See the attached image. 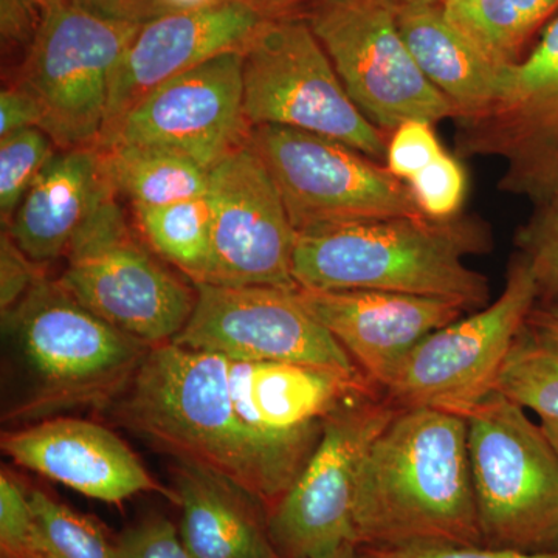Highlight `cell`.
<instances>
[{"mask_svg":"<svg viewBox=\"0 0 558 558\" xmlns=\"http://www.w3.org/2000/svg\"><path fill=\"white\" fill-rule=\"evenodd\" d=\"M363 376L248 362L165 343L106 409L154 450L226 481L269 515L317 450L326 418Z\"/></svg>","mask_w":558,"mask_h":558,"instance_id":"1","label":"cell"},{"mask_svg":"<svg viewBox=\"0 0 558 558\" xmlns=\"http://www.w3.org/2000/svg\"><path fill=\"white\" fill-rule=\"evenodd\" d=\"M354 526L359 549L484 546L465 417L398 411L360 464Z\"/></svg>","mask_w":558,"mask_h":558,"instance_id":"2","label":"cell"},{"mask_svg":"<svg viewBox=\"0 0 558 558\" xmlns=\"http://www.w3.org/2000/svg\"><path fill=\"white\" fill-rule=\"evenodd\" d=\"M490 248L480 220L389 218L296 231L293 279L299 288L384 290L487 306L488 281L464 258Z\"/></svg>","mask_w":558,"mask_h":558,"instance_id":"3","label":"cell"},{"mask_svg":"<svg viewBox=\"0 0 558 558\" xmlns=\"http://www.w3.org/2000/svg\"><path fill=\"white\" fill-rule=\"evenodd\" d=\"M2 325L27 377L3 421L21 427L70 410L105 411L153 348L92 314L46 275L2 314Z\"/></svg>","mask_w":558,"mask_h":558,"instance_id":"4","label":"cell"},{"mask_svg":"<svg viewBox=\"0 0 558 558\" xmlns=\"http://www.w3.org/2000/svg\"><path fill=\"white\" fill-rule=\"evenodd\" d=\"M464 417L484 546L558 549V453L542 424L497 391Z\"/></svg>","mask_w":558,"mask_h":558,"instance_id":"5","label":"cell"},{"mask_svg":"<svg viewBox=\"0 0 558 558\" xmlns=\"http://www.w3.org/2000/svg\"><path fill=\"white\" fill-rule=\"evenodd\" d=\"M117 197H109L81 229L58 282L121 332L153 348L171 343L193 314L196 286L168 269L132 233Z\"/></svg>","mask_w":558,"mask_h":558,"instance_id":"6","label":"cell"},{"mask_svg":"<svg viewBox=\"0 0 558 558\" xmlns=\"http://www.w3.org/2000/svg\"><path fill=\"white\" fill-rule=\"evenodd\" d=\"M245 113L253 128H295L339 140L374 160L389 134L349 97L328 53L300 14L275 17L242 50Z\"/></svg>","mask_w":558,"mask_h":558,"instance_id":"7","label":"cell"},{"mask_svg":"<svg viewBox=\"0 0 558 558\" xmlns=\"http://www.w3.org/2000/svg\"><path fill=\"white\" fill-rule=\"evenodd\" d=\"M398 411L384 389L369 387L330 413L317 450L267 515L279 558H351L359 553L354 505L360 464Z\"/></svg>","mask_w":558,"mask_h":558,"instance_id":"8","label":"cell"},{"mask_svg":"<svg viewBox=\"0 0 558 558\" xmlns=\"http://www.w3.org/2000/svg\"><path fill=\"white\" fill-rule=\"evenodd\" d=\"M253 149L266 165L296 231L424 216L405 182L387 165L339 140L295 128H253Z\"/></svg>","mask_w":558,"mask_h":558,"instance_id":"9","label":"cell"},{"mask_svg":"<svg viewBox=\"0 0 558 558\" xmlns=\"http://www.w3.org/2000/svg\"><path fill=\"white\" fill-rule=\"evenodd\" d=\"M300 16L317 36L349 97L391 134L410 120L458 117L457 108L418 69L385 0H314Z\"/></svg>","mask_w":558,"mask_h":558,"instance_id":"10","label":"cell"},{"mask_svg":"<svg viewBox=\"0 0 558 558\" xmlns=\"http://www.w3.org/2000/svg\"><path fill=\"white\" fill-rule=\"evenodd\" d=\"M140 27L105 20L70 0H51L38 38L10 81L36 98L40 130L58 148L98 145L110 81Z\"/></svg>","mask_w":558,"mask_h":558,"instance_id":"11","label":"cell"},{"mask_svg":"<svg viewBox=\"0 0 558 558\" xmlns=\"http://www.w3.org/2000/svg\"><path fill=\"white\" fill-rule=\"evenodd\" d=\"M537 306L531 267L517 253L497 301L425 337L385 389L398 410L435 409L464 417L495 391L513 341Z\"/></svg>","mask_w":558,"mask_h":558,"instance_id":"12","label":"cell"},{"mask_svg":"<svg viewBox=\"0 0 558 558\" xmlns=\"http://www.w3.org/2000/svg\"><path fill=\"white\" fill-rule=\"evenodd\" d=\"M454 123L459 156L505 160L499 189L537 207L558 197V13L531 53L509 65L494 102Z\"/></svg>","mask_w":558,"mask_h":558,"instance_id":"13","label":"cell"},{"mask_svg":"<svg viewBox=\"0 0 558 558\" xmlns=\"http://www.w3.org/2000/svg\"><path fill=\"white\" fill-rule=\"evenodd\" d=\"M185 328L171 343L248 362L293 363L363 376L295 289L201 282Z\"/></svg>","mask_w":558,"mask_h":558,"instance_id":"14","label":"cell"},{"mask_svg":"<svg viewBox=\"0 0 558 558\" xmlns=\"http://www.w3.org/2000/svg\"><path fill=\"white\" fill-rule=\"evenodd\" d=\"M242 51H227L146 95L98 143L168 150L211 171L252 138Z\"/></svg>","mask_w":558,"mask_h":558,"instance_id":"15","label":"cell"},{"mask_svg":"<svg viewBox=\"0 0 558 558\" xmlns=\"http://www.w3.org/2000/svg\"><path fill=\"white\" fill-rule=\"evenodd\" d=\"M211 252L204 282L296 289L295 229L252 143L211 171Z\"/></svg>","mask_w":558,"mask_h":558,"instance_id":"16","label":"cell"},{"mask_svg":"<svg viewBox=\"0 0 558 558\" xmlns=\"http://www.w3.org/2000/svg\"><path fill=\"white\" fill-rule=\"evenodd\" d=\"M266 21L250 0H220L143 24L110 81L100 142L150 92L218 54L244 50Z\"/></svg>","mask_w":558,"mask_h":558,"instance_id":"17","label":"cell"},{"mask_svg":"<svg viewBox=\"0 0 558 558\" xmlns=\"http://www.w3.org/2000/svg\"><path fill=\"white\" fill-rule=\"evenodd\" d=\"M295 292L366 379L384 391L425 337L468 311L454 301L384 290L296 288Z\"/></svg>","mask_w":558,"mask_h":558,"instance_id":"18","label":"cell"},{"mask_svg":"<svg viewBox=\"0 0 558 558\" xmlns=\"http://www.w3.org/2000/svg\"><path fill=\"white\" fill-rule=\"evenodd\" d=\"M3 453L84 497L121 505L140 494H159L178 505L174 488L163 486L112 429L84 418L57 416L22 425L2 435Z\"/></svg>","mask_w":558,"mask_h":558,"instance_id":"19","label":"cell"},{"mask_svg":"<svg viewBox=\"0 0 558 558\" xmlns=\"http://www.w3.org/2000/svg\"><path fill=\"white\" fill-rule=\"evenodd\" d=\"M113 194L97 146L61 149L28 190L7 233L44 266L68 256L81 229Z\"/></svg>","mask_w":558,"mask_h":558,"instance_id":"20","label":"cell"},{"mask_svg":"<svg viewBox=\"0 0 558 558\" xmlns=\"http://www.w3.org/2000/svg\"><path fill=\"white\" fill-rule=\"evenodd\" d=\"M400 35L429 83L457 108L458 119L476 116L501 92L509 65L481 53L444 16L438 3L392 9Z\"/></svg>","mask_w":558,"mask_h":558,"instance_id":"21","label":"cell"},{"mask_svg":"<svg viewBox=\"0 0 558 558\" xmlns=\"http://www.w3.org/2000/svg\"><path fill=\"white\" fill-rule=\"evenodd\" d=\"M179 534L194 558H279L267 515L226 481L189 465L174 469Z\"/></svg>","mask_w":558,"mask_h":558,"instance_id":"22","label":"cell"},{"mask_svg":"<svg viewBox=\"0 0 558 558\" xmlns=\"http://www.w3.org/2000/svg\"><path fill=\"white\" fill-rule=\"evenodd\" d=\"M438 5L450 24L498 65L521 61L529 40L558 13V0H439Z\"/></svg>","mask_w":558,"mask_h":558,"instance_id":"23","label":"cell"},{"mask_svg":"<svg viewBox=\"0 0 558 558\" xmlns=\"http://www.w3.org/2000/svg\"><path fill=\"white\" fill-rule=\"evenodd\" d=\"M98 149L117 194L126 196L134 208L163 207L209 191V171L179 154L135 146Z\"/></svg>","mask_w":558,"mask_h":558,"instance_id":"24","label":"cell"},{"mask_svg":"<svg viewBox=\"0 0 558 558\" xmlns=\"http://www.w3.org/2000/svg\"><path fill=\"white\" fill-rule=\"evenodd\" d=\"M134 213L143 241L163 263L171 264L194 284L205 281L211 252L209 191L196 199L134 208Z\"/></svg>","mask_w":558,"mask_h":558,"instance_id":"25","label":"cell"},{"mask_svg":"<svg viewBox=\"0 0 558 558\" xmlns=\"http://www.w3.org/2000/svg\"><path fill=\"white\" fill-rule=\"evenodd\" d=\"M495 391L542 421H558V330L529 315L499 371Z\"/></svg>","mask_w":558,"mask_h":558,"instance_id":"26","label":"cell"},{"mask_svg":"<svg viewBox=\"0 0 558 558\" xmlns=\"http://www.w3.org/2000/svg\"><path fill=\"white\" fill-rule=\"evenodd\" d=\"M36 519L53 558H123L119 538L100 523L58 501L47 492L31 490Z\"/></svg>","mask_w":558,"mask_h":558,"instance_id":"27","label":"cell"},{"mask_svg":"<svg viewBox=\"0 0 558 558\" xmlns=\"http://www.w3.org/2000/svg\"><path fill=\"white\" fill-rule=\"evenodd\" d=\"M53 138L40 128H27L0 138V218L9 227L21 202L44 168L57 156Z\"/></svg>","mask_w":558,"mask_h":558,"instance_id":"28","label":"cell"},{"mask_svg":"<svg viewBox=\"0 0 558 558\" xmlns=\"http://www.w3.org/2000/svg\"><path fill=\"white\" fill-rule=\"evenodd\" d=\"M2 558H53L31 501V490L10 470L0 473Z\"/></svg>","mask_w":558,"mask_h":558,"instance_id":"29","label":"cell"},{"mask_svg":"<svg viewBox=\"0 0 558 558\" xmlns=\"http://www.w3.org/2000/svg\"><path fill=\"white\" fill-rule=\"evenodd\" d=\"M537 208L517 233L515 244L534 275L537 304L558 310V197Z\"/></svg>","mask_w":558,"mask_h":558,"instance_id":"30","label":"cell"},{"mask_svg":"<svg viewBox=\"0 0 558 558\" xmlns=\"http://www.w3.org/2000/svg\"><path fill=\"white\" fill-rule=\"evenodd\" d=\"M407 185L422 215L429 219H450L459 215L464 204L468 172L461 161L446 150Z\"/></svg>","mask_w":558,"mask_h":558,"instance_id":"31","label":"cell"},{"mask_svg":"<svg viewBox=\"0 0 558 558\" xmlns=\"http://www.w3.org/2000/svg\"><path fill=\"white\" fill-rule=\"evenodd\" d=\"M444 153L432 123L410 120L389 134L385 165L396 178L409 183Z\"/></svg>","mask_w":558,"mask_h":558,"instance_id":"32","label":"cell"},{"mask_svg":"<svg viewBox=\"0 0 558 558\" xmlns=\"http://www.w3.org/2000/svg\"><path fill=\"white\" fill-rule=\"evenodd\" d=\"M51 0H0L3 60L20 68L49 14Z\"/></svg>","mask_w":558,"mask_h":558,"instance_id":"33","label":"cell"},{"mask_svg":"<svg viewBox=\"0 0 558 558\" xmlns=\"http://www.w3.org/2000/svg\"><path fill=\"white\" fill-rule=\"evenodd\" d=\"M123 558H194L170 520L154 517L119 537Z\"/></svg>","mask_w":558,"mask_h":558,"instance_id":"34","label":"cell"},{"mask_svg":"<svg viewBox=\"0 0 558 558\" xmlns=\"http://www.w3.org/2000/svg\"><path fill=\"white\" fill-rule=\"evenodd\" d=\"M40 264L33 263L7 231L0 236V310L2 314L16 306L40 277Z\"/></svg>","mask_w":558,"mask_h":558,"instance_id":"35","label":"cell"},{"mask_svg":"<svg viewBox=\"0 0 558 558\" xmlns=\"http://www.w3.org/2000/svg\"><path fill=\"white\" fill-rule=\"evenodd\" d=\"M40 124L43 112L36 98L21 83L10 81L0 94V138Z\"/></svg>","mask_w":558,"mask_h":558,"instance_id":"36","label":"cell"},{"mask_svg":"<svg viewBox=\"0 0 558 558\" xmlns=\"http://www.w3.org/2000/svg\"><path fill=\"white\" fill-rule=\"evenodd\" d=\"M369 550V549H366ZM379 558H558V549L546 553H524L517 549L487 546H427L396 550H371Z\"/></svg>","mask_w":558,"mask_h":558,"instance_id":"37","label":"cell"},{"mask_svg":"<svg viewBox=\"0 0 558 558\" xmlns=\"http://www.w3.org/2000/svg\"><path fill=\"white\" fill-rule=\"evenodd\" d=\"M80 9L120 24L143 25L167 14L161 0H70Z\"/></svg>","mask_w":558,"mask_h":558,"instance_id":"38","label":"cell"},{"mask_svg":"<svg viewBox=\"0 0 558 558\" xmlns=\"http://www.w3.org/2000/svg\"><path fill=\"white\" fill-rule=\"evenodd\" d=\"M250 2L269 20H275V17L289 16V14H299L314 0H250Z\"/></svg>","mask_w":558,"mask_h":558,"instance_id":"39","label":"cell"},{"mask_svg":"<svg viewBox=\"0 0 558 558\" xmlns=\"http://www.w3.org/2000/svg\"><path fill=\"white\" fill-rule=\"evenodd\" d=\"M161 2L168 13H171V11L201 9V7L211 5L220 0H161Z\"/></svg>","mask_w":558,"mask_h":558,"instance_id":"40","label":"cell"},{"mask_svg":"<svg viewBox=\"0 0 558 558\" xmlns=\"http://www.w3.org/2000/svg\"><path fill=\"white\" fill-rule=\"evenodd\" d=\"M531 318L535 322L543 323L549 328L558 330V310L557 307L535 306L531 312Z\"/></svg>","mask_w":558,"mask_h":558,"instance_id":"41","label":"cell"},{"mask_svg":"<svg viewBox=\"0 0 558 558\" xmlns=\"http://www.w3.org/2000/svg\"><path fill=\"white\" fill-rule=\"evenodd\" d=\"M542 428L558 453V421H542Z\"/></svg>","mask_w":558,"mask_h":558,"instance_id":"42","label":"cell"},{"mask_svg":"<svg viewBox=\"0 0 558 558\" xmlns=\"http://www.w3.org/2000/svg\"><path fill=\"white\" fill-rule=\"evenodd\" d=\"M391 9L402 5H417V3H438L439 0H385Z\"/></svg>","mask_w":558,"mask_h":558,"instance_id":"43","label":"cell"},{"mask_svg":"<svg viewBox=\"0 0 558 558\" xmlns=\"http://www.w3.org/2000/svg\"><path fill=\"white\" fill-rule=\"evenodd\" d=\"M351 558H379L376 556V554L371 553V550L366 549H360L357 554H355L354 557Z\"/></svg>","mask_w":558,"mask_h":558,"instance_id":"44","label":"cell"}]
</instances>
